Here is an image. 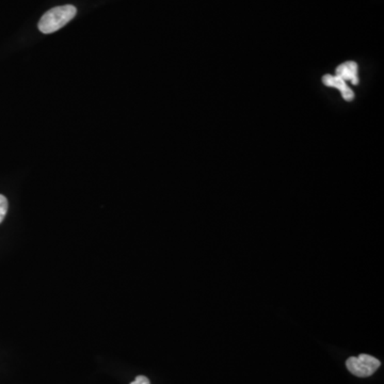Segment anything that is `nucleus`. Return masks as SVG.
I'll list each match as a JSON object with an SVG mask.
<instances>
[{
    "label": "nucleus",
    "instance_id": "obj_2",
    "mask_svg": "<svg viewBox=\"0 0 384 384\" xmlns=\"http://www.w3.org/2000/svg\"><path fill=\"white\" fill-rule=\"evenodd\" d=\"M380 361L368 355L351 357L346 362V366L351 374L357 377L366 378L372 376L380 368Z\"/></svg>",
    "mask_w": 384,
    "mask_h": 384
},
{
    "label": "nucleus",
    "instance_id": "obj_5",
    "mask_svg": "<svg viewBox=\"0 0 384 384\" xmlns=\"http://www.w3.org/2000/svg\"><path fill=\"white\" fill-rule=\"evenodd\" d=\"M8 207V200L5 195H0V224L3 222V219H5V215H7Z\"/></svg>",
    "mask_w": 384,
    "mask_h": 384
},
{
    "label": "nucleus",
    "instance_id": "obj_4",
    "mask_svg": "<svg viewBox=\"0 0 384 384\" xmlns=\"http://www.w3.org/2000/svg\"><path fill=\"white\" fill-rule=\"evenodd\" d=\"M336 76H339L341 80H349V82H352L355 86H358L359 76H358V64L353 62V61H348V62L343 63V64L339 65L336 67Z\"/></svg>",
    "mask_w": 384,
    "mask_h": 384
},
{
    "label": "nucleus",
    "instance_id": "obj_1",
    "mask_svg": "<svg viewBox=\"0 0 384 384\" xmlns=\"http://www.w3.org/2000/svg\"><path fill=\"white\" fill-rule=\"evenodd\" d=\"M76 13L77 10L74 5H67L53 8L40 19L38 29L45 34H53L71 22Z\"/></svg>",
    "mask_w": 384,
    "mask_h": 384
},
{
    "label": "nucleus",
    "instance_id": "obj_3",
    "mask_svg": "<svg viewBox=\"0 0 384 384\" xmlns=\"http://www.w3.org/2000/svg\"><path fill=\"white\" fill-rule=\"evenodd\" d=\"M322 82H324V86L339 89L341 92V96H343V99L345 101H351L355 99V93H353L352 90L347 86L345 80H341L339 76H336V75L335 76H333V75H324L322 77Z\"/></svg>",
    "mask_w": 384,
    "mask_h": 384
},
{
    "label": "nucleus",
    "instance_id": "obj_6",
    "mask_svg": "<svg viewBox=\"0 0 384 384\" xmlns=\"http://www.w3.org/2000/svg\"><path fill=\"white\" fill-rule=\"evenodd\" d=\"M130 384H151L149 380L147 379V377H144V376H138L136 379H134V382H132Z\"/></svg>",
    "mask_w": 384,
    "mask_h": 384
}]
</instances>
